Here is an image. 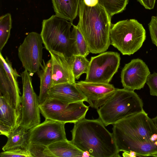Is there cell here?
<instances>
[{"label": "cell", "instance_id": "cell-1", "mask_svg": "<svg viewBox=\"0 0 157 157\" xmlns=\"http://www.w3.org/2000/svg\"><path fill=\"white\" fill-rule=\"evenodd\" d=\"M112 130L119 152L133 151L146 157L157 152V128L144 110L113 124Z\"/></svg>", "mask_w": 157, "mask_h": 157}, {"label": "cell", "instance_id": "cell-2", "mask_svg": "<svg viewBox=\"0 0 157 157\" xmlns=\"http://www.w3.org/2000/svg\"><path fill=\"white\" fill-rule=\"evenodd\" d=\"M102 121L85 118L74 123L71 143L90 157H120L113 133L105 128Z\"/></svg>", "mask_w": 157, "mask_h": 157}, {"label": "cell", "instance_id": "cell-3", "mask_svg": "<svg viewBox=\"0 0 157 157\" xmlns=\"http://www.w3.org/2000/svg\"><path fill=\"white\" fill-rule=\"evenodd\" d=\"M76 25L84 37L90 53H101L110 45L109 33L111 17L98 3L93 6L86 5L83 0L79 4Z\"/></svg>", "mask_w": 157, "mask_h": 157}, {"label": "cell", "instance_id": "cell-4", "mask_svg": "<svg viewBox=\"0 0 157 157\" xmlns=\"http://www.w3.org/2000/svg\"><path fill=\"white\" fill-rule=\"evenodd\" d=\"M73 23L53 15L43 20L40 35L48 52L62 54L68 59L77 55L72 32Z\"/></svg>", "mask_w": 157, "mask_h": 157}, {"label": "cell", "instance_id": "cell-5", "mask_svg": "<svg viewBox=\"0 0 157 157\" xmlns=\"http://www.w3.org/2000/svg\"><path fill=\"white\" fill-rule=\"evenodd\" d=\"M144 111L142 100L134 91L116 89L97 111L105 126L113 124L130 116Z\"/></svg>", "mask_w": 157, "mask_h": 157}, {"label": "cell", "instance_id": "cell-6", "mask_svg": "<svg viewBox=\"0 0 157 157\" xmlns=\"http://www.w3.org/2000/svg\"><path fill=\"white\" fill-rule=\"evenodd\" d=\"M146 31L142 25L135 19L111 23L110 44L123 55H130L138 51L145 40Z\"/></svg>", "mask_w": 157, "mask_h": 157}, {"label": "cell", "instance_id": "cell-7", "mask_svg": "<svg viewBox=\"0 0 157 157\" xmlns=\"http://www.w3.org/2000/svg\"><path fill=\"white\" fill-rule=\"evenodd\" d=\"M23 94L21 97V117L20 125L27 130L40 123L38 96L34 90L31 76L26 70L21 74Z\"/></svg>", "mask_w": 157, "mask_h": 157}, {"label": "cell", "instance_id": "cell-8", "mask_svg": "<svg viewBox=\"0 0 157 157\" xmlns=\"http://www.w3.org/2000/svg\"><path fill=\"white\" fill-rule=\"evenodd\" d=\"M121 58L117 52H107L91 57L85 81L109 83L117 71Z\"/></svg>", "mask_w": 157, "mask_h": 157}, {"label": "cell", "instance_id": "cell-9", "mask_svg": "<svg viewBox=\"0 0 157 157\" xmlns=\"http://www.w3.org/2000/svg\"><path fill=\"white\" fill-rule=\"evenodd\" d=\"M43 44L40 34L33 32L27 35L18 48L19 58L23 68L31 76L42 65Z\"/></svg>", "mask_w": 157, "mask_h": 157}, {"label": "cell", "instance_id": "cell-10", "mask_svg": "<svg viewBox=\"0 0 157 157\" xmlns=\"http://www.w3.org/2000/svg\"><path fill=\"white\" fill-rule=\"evenodd\" d=\"M65 124L45 119L42 123L28 130V143L48 146L54 143L67 140Z\"/></svg>", "mask_w": 157, "mask_h": 157}, {"label": "cell", "instance_id": "cell-11", "mask_svg": "<svg viewBox=\"0 0 157 157\" xmlns=\"http://www.w3.org/2000/svg\"><path fill=\"white\" fill-rule=\"evenodd\" d=\"M150 72L148 66L140 59H132L126 64L121 73L124 88L134 91L143 88Z\"/></svg>", "mask_w": 157, "mask_h": 157}, {"label": "cell", "instance_id": "cell-12", "mask_svg": "<svg viewBox=\"0 0 157 157\" xmlns=\"http://www.w3.org/2000/svg\"><path fill=\"white\" fill-rule=\"evenodd\" d=\"M76 87L86 99L89 106L98 109L113 94L116 89L112 84L81 81L76 82Z\"/></svg>", "mask_w": 157, "mask_h": 157}, {"label": "cell", "instance_id": "cell-13", "mask_svg": "<svg viewBox=\"0 0 157 157\" xmlns=\"http://www.w3.org/2000/svg\"><path fill=\"white\" fill-rule=\"evenodd\" d=\"M49 53L52 63L51 87L62 83H75V79L69 63L70 59L62 54L51 52Z\"/></svg>", "mask_w": 157, "mask_h": 157}, {"label": "cell", "instance_id": "cell-14", "mask_svg": "<svg viewBox=\"0 0 157 157\" xmlns=\"http://www.w3.org/2000/svg\"><path fill=\"white\" fill-rule=\"evenodd\" d=\"M75 83H67L52 86L48 91V97L66 104L86 101V98Z\"/></svg>", "mask_w": 157, "mask_h": 157}, {"label": "cell", "instance_id": "cell-15", "mask_svg": "<svg viewBox=\"0 0 157 157\" xmlns=\"http://www.w3.org/2000/svg\"><path fill=\"white\" fill-rule=\"evenodd\" d=\"M40 113L45 119L64 121L71 115L72 107L70 104H66L57 100L48 98L39 105Z\"/></svg>", "mask_w": 157, "mask_h": 157}, {"label": "cell", "instance_id": "cell-16", "mask_svg": "<svg viewBox=\"0 0 157 157\" xmlns=\"http://www.w3.org/2000/svg\"><path fill=\"white\" fill-rule=\"evenodd\" d=\"M0 94L15 110L20 119L21 117V97L11 86L2 64L0 63Z\"/></svg>", "mask_w": 157, "mask_h": 157}, {"label": "cell", "instance_id": "cell-17", "mask_svg": "<svg viewBox=\"0 0 157 157\" xmlns=\"http://www.w3.org/2000/svg\"><path fill=\"white\" fill-rule=\"evenodd\" d=\"M56 15L73 22L78 15L81 0H51Z\"/></svg>", "mask_w": 157, "mask_h": 157}, {"label": "cell", "instance_id": "cell-18", "mask_svg": "<svg viewBox=\"0 0 157 157\" xmlns=\"http://www.w3.org/2000/svg\"><path fill=\"white\" fill-rule=\"evenodd\" d=\"M48 147L55 157H82L83 152L67 140L54 143Z\"/></svg>", "mask_w": 157, "mask_h": 157}, {"label": "cell", "instance_id": "cell-19", "mask_svg": "<svg viewBox=\"0 0 157 157\" xmlns=\"http://www.w3.org/2000/svg\"><path fill=\"white\" fill-rule=\"evenodd\" d=\"M41 68L37 72L40 79V92L38 96L40 105L48 98V91L52 84V63L50 59L46 63L43 60Z\"/></svg>", "mask_w": 157, "mask_h": 157}, {"label": "cell", "instance_id": "cell-20", "mask_svg": "<svg viewBox=\"0 0 157 157\" xmlns=\"http://www.w3.org/2000/svg\"><path fill=\"white\" fill-rule=\"evenodd\" d=\"M28 131L20 125L13 129L7 137V141L3 147V151L20 148L27 149Z\"/></svg>", "mask_w": 157, "mask_h": 157}, {"label": "cell", "instance_id": "cell-21", "mask_svg": "<svg viewBox=\"0 0 157 157\" xmlns=\"http://www.w3.org/2000/svg\"><path fill=\"white\" fill-rule=\"evenodd\" d=\"M0 109V123L9 126L13 130L20 125V120L15 110L1 95Z\"/></svg>", "mask_w": 157, "mask_h": 157}, {"label": "cell", "instance_id": "cell-22", "mask_svg": "<svg viewBox=\"0 0 157 157\" xmlns=\"http://www.w3.org/2000/svg\"><path fill=\"white\" fill-rule=\"evenodd\" d=\"M69 63L75 79H78L81 75L87 72L90 61L86 57L80 55H74L70 58Z\"/></svg>", "mask_w": 157, "mask_h": 157}, {"label": "cell", "instance_id": "cell-23", "mask_svg": "<svg viewBox=\"0 0 157 157\" xmlns=\"http://www.w3.org/2000/svg\"><path fill=\"white\" fill-rule=\"evenodd\" d=\"M0 53V63L3 66L10 83L14 90L17 93L20 94L17 78L19 77H21V76L18 74L16 69L13 68L11 63L8 58L6 56L4 58L1 52Z\"/></svg>", "mask_w": 157, "mask_h": 157}, {"label": "cell", "instance_id": "cell-24", "mask_svg": "<svg viewBox=\"0 0 157 157\" xmlns=\"http://www.w3.org/2000/svg\"><path fill=\"white\" fill-rule=\"evenodd\" d=\"M12 28V20L10 13L0 17V51L1 52L10 37Z\"/></svg>", "mask_w": 157, "mask_h": 157}, {"label": "cell", "instance_id": "cell-25", "mask_svg": "<svg viewBox=\"0 0 157 157\" xmlns=\"http://www.w3.org/2000/svg\"><path fill=\"white\" fill-rule=\"evenodd\" d=\"M98 3L105 9L111 17L123 12L128 2V0H98Z\"/></svg>", "mask_w": 157, "mask_h": 157}, {"label": "cell", "instance_id": "cell-26", "mask_svg": "<svg viewBox=\"0 0 157 157\" xmlns=\"http://www.w3.org/2000/svg\"><path fill=\"white\" fill-rule=\"evenodd\" d=\"M72 32L77 55L86 57L90 52L84 37L77 26L73 24Z\"/></svg>", "mask_w": 157, "mask_h": 157}, {"label": "cell", "instance_id": "cell-27", "mask_svg": "<svg viewBox=\"0 0 157 157\" xmlns=\"http://www.w3.org/2000/svg\"><path fill=\"white\" fill-rule=\"evenodd\" d=\"M27 149L33 157H53L48 146L44 145L28 143Z\"/></svg>", "mask_w": 157, "mask_h": 157}, {"label": "cell", "instance_id": "cell-28", "mask_svg": "<svg viewBox=\"0 0 157 157\" xmlns=\"http://www.w3.org/2000/svg\"><path fill=\"white\" fill-rule=\"evenodd\" d=\"M1 157H33L26 149L18 148L4 151L0 154Z\"/></svg>", "mask_w": 157, "mask_h": 157}, {"label": "cell", "instance_id": "cell-29", "mask_svg": "<svg viewBox=\"0 0 157 157\" xmlns=\"http://www.w3.org/2000/svg\"><path fill=\"white\" fill-rule=\"evenodd\" d=\"M146 83L149 88L150 94L157 96V73L150 74L147 78Z\"/></svg>", "mask_w": 157, "mask_h": 157}, {"label": "cell", "instance_id": "cell-30", "mask_svg": "<svg viewBox=\"0 0 157 157\" xmlns=\"http://www.w3.org/2000/svg\"><path fill=\"white\" fill-rule=\"evenodd\" d=\"M148 25L152 41L157 47V15L152 17Z\"/></svg>", "mask_w": 157, "mask_h": 157}, {"label": "cell", "instance_id": "cell-31", "mask_svg": "<svg viewBox=\"0 0 157 157\" xmlns=\"http://www.w3.org/2000/svg\"><path fill=\"white\" fill-rule=\"evenodd\" d=\"M156 0H137L140 4L147 9L151 10L155 6Z\"/></svg>", "mask_w": 157, "mask_h": 157}, {"label": "cell", "instance_id": "cell-32", "mask_svg": "<svg viewBox=\"0 0 157 157\" xmlns=\"http://www.w3.org/2000/svg\"><path fill=\"white\" fill-rule=\"evenodd\" d=\"M13 130L9 126L0 123V135H4L7 137Z\"/></svg>", "mask_w": 157, "mask_h": 157}, {"label": "cell", "instance_id": "cell-33", "mask_svg": "<svg viewBox=\"0 0 157 157\" xmlns=\"http://www.w3.org/2000/svg\"><path fill=\"white\" fill-rule=\"evenodd\" d=\"M85 4L89 6H93L97 5L98 2V0H83Z\"/></svg>", "mask_w": 157, "mask_h": 157}, {"label": "cell", "instance_id": "cell-34", "mask_svg": "<svg viewBox=\"0 0 157 157\" xmlns=\"http://www.w3.org/2000/svg\"><path fill=\"white\" fill-rule=\"evenodd\" d=\"M122 155L123 157H137L136 153L133 151H130L129 152H124L122 154Z\"/></svg>", "mask_w": 157, "mask_h": 157}, {"label": "cell", "instance_id": "cell-35", "mask_svg": "<svg viewBox=\"0 0 157 157\" xmlns=\"http://www.w3.org/2000/svg\"><path fill=\"white\" fill-rule=\"evenodd\" d=\"M152 120L157 128V116L152 119Z\"/></svg>", "mask_w": 157, "mask_h": 157}, {"label": "cell", "instance_id": "cell-36", "mask_svg": "<svg viewBox=\"0 0 157 157\" xmlns=\"http://www.w3.org/2000/svg\"><path fill=\"white\" fill-rule=\"evenodd\" d=\"M147 156L157 157V152L150 154L148 155Z\"/></svg>", "mask_w": 157, "mask_h": 157}, {"label": "cell", "instance_id": "cell-37", "mask_svg": "<svg viewBox=\"0 0 157 157\" xmlns=\"http://www.w3.org/2000/svg\"><path fill=\"white\" fill-rule=\"evenodd\" d=\"M90 156L89 153L86 151H84L83 152L82 157Z\"/></svg>", "mask_w": 157, "mask_h": 157}]
</instances>
